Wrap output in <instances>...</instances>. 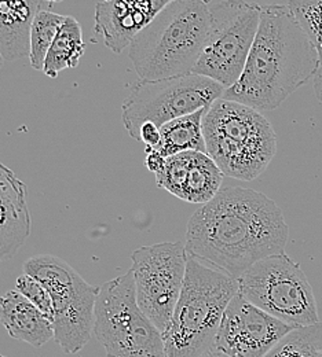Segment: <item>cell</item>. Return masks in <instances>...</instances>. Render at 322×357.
Returning <instances> with one entry per match:
<instances>
[{"instance_id":"83f0119b","label":"cell","mask_w":322,"mask_h":357,"mask_svg":"<svg viewBox=\"0 0 322 357\" xmlns=\"http://www.w3.org/2000/svg\"><path fill=\"white\" fill-rule=\"evenodd\" d=\"M4 61H6V59H4V56H3V54H1V52H0V70H1V69H3V65H4Z\"/></svg>"},{"instance_id":"ac0fdd59","label":"cell","mask_w":322,"mask_h":357,"mask_svg":"<svg viewBox=\"0 0 322 357\" xmlns=\"http://www.w3.org/2000/svg\"><path fill=\"white\" fill-rule=\"evenodd\" d=\"M208 109H201L164 124L161 127V142L159 147L150 151H156L164 158L184 151L207 153L203 120Z\"/></svg>"},{"instance_id":"4316f807","label":"cell","mask_w":322,"mask_h":357,"mask_svg":"<svg viewBox=\"0 0 322 357\" xmlns=\"http://www.w3.org/2000/svg\"><path fill=\"white\" fill-rule=\"evenodd\" d=\"M203 357H229L226 356V355H224V354H221V352H218V351H215V349H212V351H210L208 354H205Z\"/></svg>"},{"instance_id":"6da1fadb","label":"cell","mask_w":322,"mask_h":357,"mask_svg":"<svg viewBox=\"0 0 322 357\" xmlns=\"http://www.w3.org/2000/svg\"><path fill=\"white\" fill-rule=\"evenodd\" d=\"M289 229L282 211L263 192L225 187L190 218L186 250L238 279L266 257L285 253Z\"/></svg>"},{"instance_id":"3957f363","label":"cell","mask_w":322,"mask_h":357,"mask_svg":"<svg viewBox=\"0 0 322 357\" xmlns=\"http://www.w3.org/2000/svg\"><path fill=\"white\" fill-rule=\"evenodd\" d=\"M211 0H173L139 32L130 58L140 80L154 82L190 75L210 29Z\"/></svg>"},{"instance_id":"2e32d148","label":"cell","mask_w":322,"mask_h":357,"mask_svg":"<svg viewBox=\"0 0 322 357\" xmlns=\"http://www.w3.org/2000/svg\"><path fill=\"white\" fill-rule=\"evenodd\" d=\"M0 321L10 337L35 348L54 338V324L15 289L0 294Z\"/></svg>"},{"instance_id":"9a60e30c","label":"cell","mask_w":322,"mask_h":357,"mask_svg":"<svg viewBox=\"0 0 322 357\" xmlns=\"http://www.w3.org/2000/svg\"><path fill=\"white\" fill-rule=\"evenodd\" d=\"M29 234L27 185L0 162V263L13 259Z\"/></svg>"},{"instance_id":"52a82bcc","label":"cell","mask_w":322,"mask_h":357,"mask_svg":"<svg viewBox=\"0 0 322 357\" xmlns=\"http://www.w3.org/2000/svg\"><path fill=\"white\" fill-rule=\"evenodd\" d=\"M28 273L46 286L54 308V340L65 354L80 352L92 338L99 289L87 283L65 260L39 255L24 263Z\"/></svg>"},{"instance_id":"603a6c76","label":"cell","mask_w":322,"mask_h":357,"mask_svg":"<svg viewBox=\"0 0 322 357\" xmlns=\"http://www.w3.org/2000/svg\"><path fill=\"white\" fill-rule=\"evenodd\" d=\"M15 290L21 296H24L29 303H32L51 323H54L52 301L46 286L41 280L28 273H22L21 276L17 278Z\"/></svg>"},{"instance_id":"30bf717a","label":"cell","mask_w":322,"mask_h":357,"mask_svg":"<svg viewBox=\"0 0 322 357\" xmlns=\"http://www.w3.org/2000/svg\"><path fill=\"white\" fill-rule=\"evenodd\" d=\"M226 89L200 75H186L136 84L122 105V120L129 135L139 140L143 123L152 121L159 128L164 124L208 109L224 96Z\"/></svg>"},{"instance_id":"5bb4252c","label":"cell","mask_w":322,"mask_h":357,"mask_svg":"<svg viewBox=\"0 0 322 357\" xmlns=\"http://www.w3.org/2000/svg\"><path fill=\"white\" fill-rule=\"evenodd\" d=\"M173 0H99L95 6V38L120 54Z\"/></svg>"},{"instance_id":"8992f818","label":"cell","mask_w":322,"mask_h":357,"mask_svg":"<svg viewBox=\"0 0 322 357\" xmlns=\"http://www.w3.org/2000/svg\"><path fill=\"white\" fill-rule=\"evenodd\" d=\"M94 335L108 357H167L163 333L139 308L131 269L99 287Z\"/></svg>"},{"instance_id":"7402d4cb","label":"cell","mask_w":322,"mask_h":357,"mask_svg":"<svg viewBox=\"0 0 322 357\" xmlns=\"http://www.w3.org/2000/svg\"><path fill=\"white\" fill-rule=\"evenodd\" d=\"M288 4L317 47L322 66V0H289Z\"/></svg>"},{"instance_id":"4fadbf2b","label":"cell","mask_w":322,"mask_h":357,"mask_svg":"<svg viewBox=\"0 0 322 357\" xmlns=\"http://www.w3.org/2000/svg\"><path fill=\"white\" fill-rule=\"evenodd\" d=\"M154 176L157 185L174 197L204 205L221 191L225 175L207 153L184 151L167 157Z\"/></svg>"},{"instance_id":"ffe728a7","label":"cell","mask_w":322,"mask_h":357,"mask_svg":"<svg viewBox=\"0 0 322 357\" xmlns=\"http://www.w3.org/2000/svg\"><path fill=\"white\" fill-rule=\"evenodd\" d=\"M265 357H322V321L291 330Z\"/></svg>"},{"instance_id":"7c38bea8","label":"cell","mask_w":322,"mask_h":357,"mask_svg":"<svg viewBox=\"0 0 322 357\" xmlns=\"http://www.w3.org/2000/svg\"><path fill=\"white\" fill-rule=\"evenodd\" d=\"M293 328L237 293L224 313L214 349L229 357H265Z\"/></svg>"},{"instance_id":"8fae6325","label":"cell","mask_w":322,"mask_h":357,"mask_svg":"<svg viewBox=\"0 0 322 357\" xmlns=\"http://www.w3.org/2000/svg\"><path fill=\"white\" fill-rule=\"evenodd\" d=\"M137 303L164 333L184 289L189 255L182 242H163L137 249L133 256Z\"/></svg>"},{"instance_id":"277c9868","label":"cell","mask_w":322,"mask_h":357,"mask_svg":"<svg viewBox=\"0 0 322 357\" xmlns=\"http://www.w3.org/2000/svg\"><path fill=\"white\" fill-rule=\"evenodd\" d=\"M238 280L189 256L184 289L168 328L163 333L167 357H203L217 334Z\"/></svg>"},{"instance_id":"cb8c5ba5","label":"cell","mask_w":322,"mask_h":357,"mask_svg":"<svg viewBox=\"0 0 322 357\" xmlns=\"http://www.w3.org/2000/svg\"><path fill=\"white\" fill-rule=\"evenodd\" d=\"M146 147V151L154 150L159 147L161 142V128H159L154 123L146 121L142 124L139 130V140Z\"/></svg>"},{"instance_id":"ba28073f","label":"cell","mask_w":322,"mask_h":357,"mask_svg":"<svg viewBox=\"0 0 322 357\" xmlns=\"http://www.w3.org/2000/svg\"><path fill=\"white\" fill-rule=\"evenodd\" d=\"M237 280L244 298L285 324L302 327L320 321L307 276L285 253L259 260Z\"/></svg>"},{"instance_id":"7a4b0ae2","label":"cell","mask_w":322,"mask_h":357,"mask_svg":"<svg viewBox=\"0 0 322 357\" xmlns=\"http://www.w3.org/2000/svg\"><path fill=\"white\" fill-rule=\"evenodd\" d=\"M320 68L317 47L289 4L265 6L244 72L222 98L270 112L314 80Z\"/></svg>"},{"instance_id":"484cf974","label":"cell","mask_w":322,"mask_h":357,"mask_svg":"<svg viewBox=\"0 0 322 357\" xmlns=\"http://www.w3.org/2000/svg\"><path fill=\"white\" fill-rule=\"evenodd\" d=\"M314 92L317 99L322 103V66L319 69L316 77H314Z\"/></svg>"},{"instance_id":"d4e9b609","label":"cell","mask_w":322,"mask_h":357,"mask_svg":"<svg viewBox=\"0 0 322 357\" xmlns=\"http://www.w3.org/2000/svg\"><path fill=\"white\" fill-rule=\"evenodd\" d=\"M164 162H166V158L161 157L159 153H156V151H149V153H146L145 164H146V167H147V169H149L150 172L157 174V172L163 168Z\"/></svg>"},{"instance_id":"d6986e66","label":"cell","mask_w":322,"mask_h":357,"mask_svg":"<svg viewBox=\"0 0 322 357\" xmlns=\"http://www.w3.org/2000/svg\"><path fill=\"white\" fill-rule=\"evenodd\" d=\"M85 48L83 31L79 21L73 17H65V21L47 54L43 73L55 79L59 72L78 68L85 55Z\"/></svg>"},{"instance_id":"f1b7e54d","label":"cell","mask_w":322,"mask_h":357,"mask_svg":"<svg viewBox=\"0 0 322 357\" xmlns=\"http://www.w3.org/2000/svg\"><path fill=\"white\" fill-rule=\"evenodd\" d=\"M42 1H47V3L52 4V3H59V1H62V0H42Z\"/></svg>"},{"instance_id":"e0dca14e","label":"cell","mask_w":322,"mask_h":357,"mask_svg":"<svg viewBox=\"0 0 322 357\" xmlns=\"http://www.w3.org/2000/svg\"><path fill=\"white\" fill-rule=\"evenodd\" d=\"M42 0H0V52L6 61L29 56V35Z\"/></svg>"},{"instance_id":"44dd1931","label":"cell","mask_w":322,"mask_h":357,"mask_svg":"<svg viewBox=\"0 0 322 357\" xmlns=\"http://www.w3.org/2000/svg\"><path fill=\"white\" fill-rule=\"evenodd\" d=\"M64 21V15L43 8L36 14L29 35V62L34 69L43 72L47 54Z\"/></svg>"},{"instance_id":"9c48e42d","label":"cell","mask_w":322,"mask_h":357,"mask_svg":"<svg viewBox=\"0 0 322 357\" xmlns=\"http://www.w3.org/2000/svg\"><path fill=\"white\" fill-rule=\"evenodd\" d=\"M262 7L245 0H224L210 7L207 40L191 73L230 89L241 77L255 42Z\"/></svg>"},{"instance_id":"f546056e","label":"cell","mask_w":322,"mask_h":357,"mask_svg":"<svg viewBox=\"0 0 322 357\" xmlns=\"http://www.w3.org/2000/svg\"><path fill=\"white\" fill-rule=\"evenodd\" d=\"M0 357H6V356H1V355H0Z\"/></svg>"},{"instance_id":"5b68a950","label":"cell","mask_w":322,"mask_h":357,"mask_svg":"<svg viewBox=\"0 0 322 357\" xmlns=\"http://www.w3.org/2000/svg\"><path fill=\"white\" fill-rule=\"evenodd\" d=\"M207 154L229 178L252 181L270 165L277 153V134L258 110L215 100L203 120Z\"/></svg>"}]
</instances>
